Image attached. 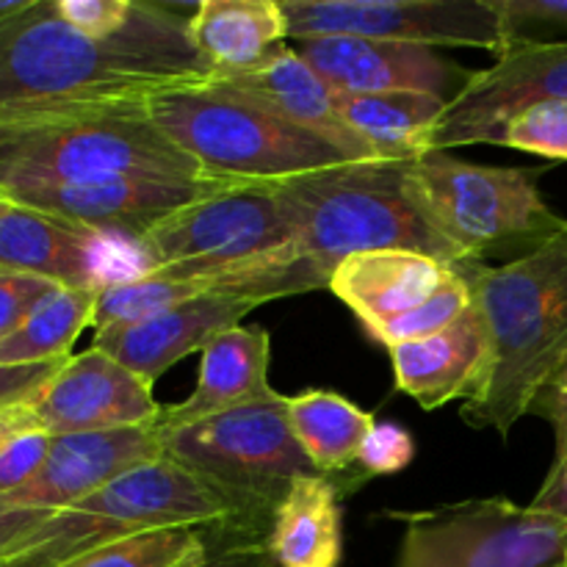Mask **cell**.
Masks as SVG:
<instances>
[{"mask_svg": "<svg viewBox=\"0 0 567 567\" xmlns=\"http://www.w3.org/2000/svg\"><path fill=\"white\" fill-rule=\"evenodd\" d=\"M214 78L188 33V20L136 3L111 39H92L64 22L55 0H31L0 17V111L59 100L150 94Z\"/></svg>", "mask_w": 567, "mask_h": 567, "instance_id": "cell-1", "label": "cell"}, {"mask_svg": "<svg viewBox=\"0 0 567 567\" xmlns=\"http://www.w3.org/2000/svg\"><path fill=\"white\" fill-rule=\"evenodd\" d=\"M144 97L109 94L0 111V194L114 177H208L155 125Z\"/></svg>", "mask_w": 567, "mask_h": 567, "instance_id": "cell-2", "label": "cell"}, {"mask_svg": "<svg viewBox=\"0 0 567 567\" xmlns=\"http://www.w3.org/2000/svg\"><path fill=\"white\" fill-rule=\"evenodd\" d=\"M491 336V363L460 415L507 437L567 360V230L515 264L457 266Z\"/></svg>", "mask_w": 567, "mask_h": 567, "instance_id": "cell-3", "label": "cell"}, {"mask_svg": "<svg viewBox=\"0 0 567 567\" xmlns=\"http://www.w3.org/2000/svg\"><path fill=\"white\" fill-rule=\"evenodd\" d=\"M413 161H349L277 181L299 255L327 280L341 260L377 249L419 252L452 269L471 264L437 230L415 186Z\"/></svg>", "mask_w": 567, "mask_h": 567, "instance_id": "cell-4", "label": "cell"}, {"mask_svg": "<svg viewBox=\"0 0 567 567\" xmlns=\"http://www.w3.org/2000/svg\"><path fill=\"white\" fill-rule=\"evenodd\" d=\"M181 526L214 532L230 546L269 543V532L225 493L164 454L6 540L0 567H59L109 543Z\"/></svg>", "mask_w": 567, "mask_h": 567, "instance_id": "cell-5", "label": "cell"}, {"mask_svg": "<svg viewBox=\"0 0 567 567\" xmlns=\"http://www.w3.org/2000/svg\"><path fill=\"white\" fill-rule=\"evenodd\" d=\"M144 105L155 125L208 177L275 183L352 161L319 133L282 120L216 78L172 83L150 92Z\"/></svg>", "mask_w": 567, "mask_h": 567, "instance_id": "cell-6", "label": "cell"}, {"mask_svg": "<svg viewBox=\"0 0 567 567\" xmlns=\"http://www.w3.org/2000/svg\"><path fill=\"white\" fill-rule=\"evenodd\" d=\"M543 169L480 166L430 150L413 161V177L437 230L468 260L515 264L551 244L567 219L543 199Z\"/></svg>", "mask_w": 567, "mask_h": 567, "instance_id": "cell-7", "label": "cell"}, {"mask_svg": "<svg viewBox=\"0 0 567 567\" xmlns=\"http://www.w3.org/2000/svg\"><path fill=\"white\" fill-rule=\"evenodd\" d=\"M142 275L208 282L238 277L299 252L275 183H236L133 241Z\"/></svg>", "mask_w": 567, "mask_h": 567, "instance_id": "cell-8", "label": "cell"}, {"mask_svg": "<svg viewBox=\"0 0 567 567\" xmlns=\"http://www.w3.org/2000/svg\"><path fill=\"white\" fill-rule=\"evenodd\" d=\"M158 432L166 457L210 482L269 535L293 482L319 474L293 437L282 393Z\"/></svg>", "mask_w": 567, "mask_h": 567, "instance_id": "cell-9", "label": "cell"}, {"mask_svg": "<svg viewBox=\"0 0 567 567\" xmlns=\"http://www.w3.org/2000/svg\"><path fill=\"white\" fill-rule=\"evenodd\" d=\"M402 520L396 567H567V520L507 498H474Z\"/></svg>", "mask_w": 567, "mask_h": 567, "instance_id": "cell-10", "label": "cell"}, {"mask_svg": "<svg viewBox=\"0 0 567 567\" xmlns=\"http://www.w3.org/2000/svg\"><path fill=\"white\" fill-rule=\"evenodd\" d=\"M288 39L358 37L419 48H480L502 59L493 0H280Z\"/></svg>", "mask_w": 567, "mask_h": 567, "instance_id": "cell-11", "label": "cell"}, {"mask_svg": "<svg viewBox=\"0 0 567 567\" xmlns=\"http://www.w3.org/2000/svg\"><path fill=\"white\" fill-rule=\"evenodd\" d=\"M164 457L155 424L53 437L48 460L28 485L0 496V546L39 520L83 502L116 476Z\"/></svg>", "mask_w": 567, "mask_h": 567, "instance_id": "cell-12", "label": "cell"}, {"mask_svg": "<svg viewBox=\"0 0 567 567\" xmlns=\"http://www.w3.org/2000/svg\"><path fill=\"white\" fill-rule=\"evenodd\" d=\"M227 186L236 183L221 177H114L75 186L17 188L3 197L109 238L122 236L138 241L166 216Z\"/></svg>", "mask_w": 567, "mask_h": 567, "instance_id": "cell-13", "label": "cell"}, {"mask_svg": "<svg viewBox=\"0 0 567 567\" xmlns=\"http://www.w3.org/2000/svg\"><path fill=\"white\" fill-rule=\"evenodd\" d=\"M548 100H567V42L509 50L449 103L430 150L496 144L515 114Z\"/></svg>", "mask_w": 567, "mask_h": 567, "instance_id": "cell-14", "label": "cell"}, {"mask_svg": "<svg viewBox=\"0 0 567 567\" xmlns=\"http://www.w3.org/2000/svg\"><path fill=\"white\" fill-rule=\"evenodd\" d=\"M31 408L53 437L147 426L164 415L153 385L94 347L72 354Z\"/></svg>", "mask_w": 567, "mask_h": 567, "instance_id": "cell-15", "label": "cell"}, {"mask_svg": "<svg viewBox=\"0 0 567 567\" xmlns=\"http://www.w3.org/2000/svg\"><path fill=\"white\" fill-rule=\"evenodd\" d=\"M293 50L343 94L426 92L452 103L474 72H465L437 50L358 37L297 39Z\"/></svg>", "mask_w": 567, "mask_h": 567, "instance_id": "cell-16", "label": "cell"}, {"mask_svg": "<svg viewBox=\"0 0 567 567\" xmlns=\"http://www.w3.org/2000/svg\"><path fill=\"white\" fill-rule=\"evenodd\" d=\"M260 302L230 293H199L175 308L155 313L131 327L94 332V349H103L125 369L155 385L166 371L192 352H203L216 336L241 324Z\"/></svg>", "mask_w": 567, "mask_h": 567, "instance_id": "cell-17", "label": "cell"}, {"mask_svg": "<svg viewBox=\"0 0 567 567\" xmlns=\"http://www.w3.org/2000/svg\"><path fill=\"white\" fill-rule=\"evenodd\" d=\"M103 233L28 208L0 194V269L25 271L64 288L114 282Z\"/></svg>", "mask_w": 567, "mask_h": 567, "instance_id": "cell-18", "label": "cell"}, {"mask_svg": "<svg viewBox=\"0 0 567 567\" xmlns=\"http://www.w3.org/2000/svg\"><path fill=\"white\" fill-rule=\"evenodd\" d=\"M396 388L413 396L424 410L463 399L468 402L480 391L491 363V336L480 305L468 310L446 330L421 341L399 343L388 349Z\"/></svg>", "mask_w": 567, "mask_h": 567, "instance_id": "cell-19", "label": "cell"}, {"mask_svg": "<svg viewBox=\"0 0 567 567\" xmlns=\"http://www.w3.org/2000/svg\"><path fill=\"white\" fill-rule=\"evenodd\" d=\"M452 277V266L426 255L377 249L341 260L327 288L354 310L365 330H374L424 305Z\"/></svg>", "mask_w": 567, "mask_h": 567, "instance_id": "cell-20", "label": "cell"}, {"mask_svg": "<svg viewBox=\"0 0 567 567\" xmlns=\"http://www.w3.org/2000/svg\"><path fill=\"white\" fill-rule=\"evenodd\" d=\"M216 81L258 100L266 109L280 114L282 120L293 122L310 133H319L321 138L336 144L352 161L374 158L369 144L343 125L341 114H338L336 89L293 48L282 44L255 70L241 72V75L216 78Z\"/></svg>", "mask_w": 567, "mask_h": 567, "instance_id": "cell-21", "label": "cell"}, {"mask_svg": "<svg viewBox=\"0 0 567 567\" xmlns=\"http://www.w3.org/2000/svg\"><path fill=\"white\" fill-rule=\"evenodd\" d=\"M271 341L260 327H230L203 349L199 380L192 396L164 408L158 430L194 424L275 396L269 385Z\"/></svg>", "mask_w": 567, "mask_h": 567, "instance_id": "cell-22", "label": "cell"}, {"mask_svg": "<svg viewBox=\"0 0 567 567\" xmlns=\"http://www.w3.org/2000/svg\"><path fill=\"white\" fill-rule=\"evenodd\" d=\"M194 48L214 78L241 75L264 64L288 39L280 0H203L188 17Z\"/></svg>", "mask_w": 567, "mask_h": 567, "instance_id": "cell-23", "label": "cell"}, {"mask_svg": "<svg viewBox=\"0 0 567 567\" xmlns=\"http://www.w3.org/2000/svg\"><path fill=\"white\" fill-rule=\"evenodd\" d=\"M343 125L363 138L377 161H413L430 153L432 133L449 100L426 92H336Z\"/></svg>", "mask_w": 567, "mask_h": 567, "instance_id": "cell-24", "label": "cell"}, {"mask_svg": "<svg viewBox=\"0 0 567 567\" xmlns=\"http://www.w3.org/2000/svg\"><path fill=\"white\" fill-rule=\"evenodd\" d=\"M269 548L277 567H338L343 526L338 487L316 474L293 482L271 524Z\"/></svg>", "mask_w": 567, "mask_h": 567, "instance_id": "cell-25", "label": "cell"}, {"mask_svg": "<svg viewBox=\"0 0 567 567\" xmlns=\"http://www.w3.org/2000/svg\"><path fill=\"white\" fill-rule=\"evenodd\" d=\"M288 424L313 468L330 476L358 465L360 449L377 421L341 393L305 391L288 396Z\"/></svg>", "mask_w": 567, "mask_h": 567, "instance_id": "cell-26", "label": "cell"}, {"mask_svg": "<svg viewBox=\"0 0 567 567\" xmlns=\"http://www.w3.org/2000/svg\"><path fill=\"white\" fill-rule=\"evenodd\" d=\"M97 288H55L20 330L0 343V365H31L72 358L70 349L94 319Z\"/></svg>", "mask_w": 567, "mask_h": 567, "instance_id": "cell-27", "label": "cell"}, {"mask_svg": "<svg viewBox=\"0 0 567 567\" xmlns=\"http://www.w3.org/2000/svg\"><path fill=\"white\" fill-rule=\"evenodd\" d=\"M219 548L233 546L214 532L181 526L109 543L59 567H192Z\"/></svg>", "mask_w": 567, "mask_h": 567, "instance_id": "cell-28", "label": "cell"}, {"mask_svg": "<svg viewBox=\"0 0 567 567\" xmlns=\"http://www.w3.org/2000/svg\"><path fill=\"white\" fill-rule=\"evenodd\" d=\"M197 282L161 280L155 275L122 277V280L105 282L97 291L94 302V332L111 330V327H131L150 319L155 313L175 308L186 299L199 297Z\"/></svg>", "mask_w": 567, "mask_h": 567, "instance_id": "cell-29", "label": "cell"}, {"mask_svg": "<svg viewBox=\"0 0 567 567\" xmlns=\"http://www.w3.org/2000/svg\"><path fill=\"white\" fill-rule=\"evenodd\" d=\"M471 302H474V293H471L468 280L454 269L452 280L441 291L432 293L424 305L399 316V319L388 321V324L374 327V330H369V336L385 343L388 349L399 347V343L421 341V338H430L435 332L446 330L449 324H454L468 310Z\"/></svg>", "mask_w": 567, "mask_h": 567, "instance_id": "cell-30", "label": "cell"}, {"mask_svg": "<svg viewBox=\"0 0 567 567\" xmlns=\"http://www.w3.org/2000/svg\"><path fill=\"white\" fill-rule=\"evenodd\" d=\"M493 3L502 25L504 53L567 42V0H493Z\"/></svg>", "mask_w": 567, "mask_h": 567, "instance_id": "cell-31", "label": "cell"}, {"mask_svg": "<svg viewBox=\"0 0 567 567\" xmlns=\"http://www.w3.org/2000/svg\"><path fill=\"white\" fill-rule=\"evenodd\" d=\"M496 144L551 161H567V100H548L515 114L502 127Z\"/></svg>", "mask_w": 567, "mask_h": 567, "instance_id": "cell-32", "label": "cell"}, {"mask_svg": "<svg viewBox=\"0 0 567 567\" xmlns=\"http://www.w3.org/2000/svg\"><path fill=\"white\" fill-rule=\"evenodd\" d=\"M55 282L25 271L0 269V343L14 336L22 321L37 310L42 299L55 291Z\"/></svg>", "mask_w": 567, "mask_h": 567, "instance_id": "cell-33", "label": "cell"}, {"mask_svg": "<svg viewBox=\"0 0 567 567\" xmlns=\"http://www.w3.org/2000/svg\"><path fill=\"white\" fill-rule=\"evenodd\" d=\"M415 457V441L408 430L396 424H377L365 437L354 468L363 471L365 480L404 471Z\"/></svg>", "mask_w": 567, "mask_h": 567, "instance_id": "cell-34", "label": "cell"}, {"mask_svg": "<svg viewBox=\"0 0 567 567\" xmlns=\"http://www.w3.org/2000/svg\"><path fill=\"white\" fill-rule=\"evenodd\" d=\"M50 446H53V435L44 430H28L17 435L0 452V496H9L28 485L48 460Z\"/></svg>", "mask_w": 567, "mask_h": 567, "instance_id": "cell-35", "label": "cell"}, {"mask_svg": "<svg viewBox=\"0 0 567 567\" xmlns=\"http://www.w3.org/2000/svg\"><path fill=\"white\" fill-rule=\"evenodd\" d=\"M133 0H55V11L64 22L92 39H111L127 25Z\"/></svg>", "mask_w": 567, "mask_h": 567, "instance_id": "cell-36", "label": "cell"}, {"mask_svg": "<svg viewBox=\"0 0 567 567\" xmlns=\"http://www.w3.org/2000/svg\"><path fill=\"white\" fill-rule=\"evenodd\" d=\"M66 360H50V363L31 365H0V413L37 402L39 393L53 382V377L64 369Z\"/></svg>", "mask_w": 567, "mask_h": 567, "instance_id": "cell-37", "label": "cell"}, {"mask_svg": "<svg viewBox=\"0 0 567 567\" xmlns=\"http://www.w3.org/2000/svg\"><path fill=\"white\" fill-rule=\"evenodd\" d=\"M532 415L548 421L554 430V463L567 452V360L557 369V374L543 385L529 408Z\"/></svg>", "mask_w": 567, "mask_h": 567, "instance_id": "cell-38", "label": "cell"}, {"mask_svg": "<svg viewBox=\"0 0 567 567\" xmlns=\"http://www.w3.org/2000/svg\"><path fill=\"white\" fill-rule=\"evenodd\" d=\"M192 567H277V563L269 543H247V546H233V548L210 551L203 563Z\"/></svg>", "mask_w": 567, "mask_h": 567, "instance_id": "cell-39", "label": "cell"}, {"mask_svg": "<svg viewBox=\"0 0 567 567\" xmlns=\"http://www.w3.org/2000/svg\"><path fill=\"white\" fill-rule=\"evenodd\" d=\"M529 507L537 509V513H546L554 515V518L567 520V452L565 457H559L557 463L551 465L540 493H537L535 502H532Z\"/></svg>", "mask_w": 567, "mask_h": 567, "instance_id": "cell-40", "label": "cell"}, {"mask_svg": "<svg viewBox=\"0 0 567 567\" xmlns=\"http://www.w3.org/2000/svg\"><path fill=\"white\" fill-rule=\"evenodd\" d=\"M28 430H42L31 404L3 410V413H0V452H3L17 435H22V432Z\"/></svg>", "mask_w": 567, "mask_h": 567, "instance_id": "cell-41", "label": "cell"}, {"mask_svg": "<svg viewBox=\"0 0 567 567\" xmlns=\"http://www.w3.org/2000/svg\"><path fill=\"white\" fill-rule=\"evenodd\" d=\"M28 3H31V0H0V17L17 14V11L25 9Z\"/></svg>", "mask_w": 567, "mask_h": 567, "instance_id": "cell-42", "label": "cell"}]
</instances>
